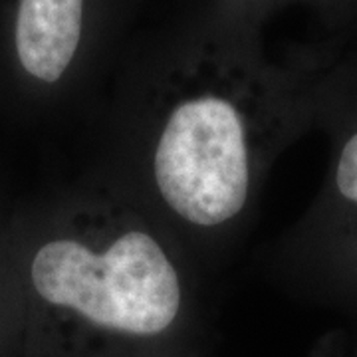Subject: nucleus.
<instances>
[{
	"label": "nucleus",
	"mask_w": 357,
	"mask_h": 357,
	"mask_svg": "<svg viewBox=\"0 0 357 357\" xmlns=\"http://www.w3.org/2000/svg\"><path fill=\"white\" fill-rule=\"evenodd\" d=\"M30 274L44 302L126 335L163 333L183 302L171 256L139 227L115 225L50 241L36 252Z\"/></svg>",
	"instance_id": "1"
},
{
	"label": "nucleus",
	"mask_w": 357,
	"mask_h": 357,
	"mask_svg": "<svg viewBox=\"0 0 357 357\" xmlns=\"http://www.w3.org/2000/svg\"><path fill=\"white\" fill-rule=\"evenodd\" d=\"M153 175L183 220L204 229L232 220L250 192V128L241 107L218 93L181 100L159 128Z\"/></svg>",
	"instance_id": "2"
},
{
	"label": "nucleus",
	"mask_w": 357,
	"mask_h": 357,
	"mask_svg": "<svg viewBox=\"0 0 357 357\" xmlns=\"http://www.w3.org/2000/svg\"><path fill=\"white\" fill-rule=\"evenodd\" d=\"M84 26V0H20L16 52L30 76L58 82L76 56Z\"/></svg>",
	"instance_id": "3"
},
{
	"label": "nucleus",
	"mask_w": 357,
	"mask_h": 357,
	"mask_svg": "<svg viewBox=\"0 0 357 357\" xmlns=\"http://www.w3.org/2000/svg\"><path fill=\"white\" fill-rule=\"evenodd\" d=\"M337 189L347 201L357 203V133L345 143L337 163Z\"/></svg>",
	"instance_id": "4"
}]
</instances>
